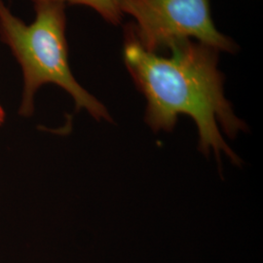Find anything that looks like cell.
Returning <instances> with one entry per match:
<instances>
[{
    "mask_svg": "<svg viewBox=\"0 0 263 263\" xmlns=\"http://www.w3.org/2000/svg\"><path fill=\"white\" fill-rule=\"evenodd\" d=\"M34 3L36 18L28 26L15 17L0 0V39L9 46L24 76L20 114L24 117L31 116L36 91L41 86L52 83L73 98L77 111L84 108L96 120L111 122L104 104L82 88L70 70L66 37V4L58 1Z\"/></svg>",
    "mask_w": 263,
    "mask_h": 263,
    "instance_id": "2",
    "label": "cell"
},
{
    "mask_svg": "<svg viewBox=\"0 0 263 263\" xmlns=\"http://www.w3.org/2000/svg\"><path fill=\"white\" fill-rule=\"evenodd\" d=\"M162 57L142 47L131 26L126 28L124 62L136 87L146 99L144 121L154 133L174 130L180 114L190 116L199 134L198 148L219 161L223 152L235 165L240 158L223 140L219 126L230 138L246 130L223 93L224 77L218 70V51L191 40L170 48Z\"/></svg>",
    "mask_w": 263,
    "mask_h": 263,
    "instance_id": "1",
    "label": "cell"
},
{
    "mask_svg": "<svg viewBox=\"0 0 263 263\" xmlns=\"http://www.w3.org/2000/svg\"><path fill=\"white\" fill-rule=\"evenodd\" d=\"M4 121H5V112H4L3 107L0 104V126L4 123Z\"/></svg>",
    "mask_w": 263,
    "mask_h": 263,
    "instance_id": "5",
    "label": "cell"
},
{
    "mask_svg": "<svg viewBox=\"0 0 263 263\" xmlns=\"http://www.w3.org/2000/svg\"><path fill=\"white\" fill-rule=\"evenodd\" d=\"M121 11L135 19V36L152 53L191 38L218 52H235V43L214 25L210 0H122Z\"/></svg>",
    "mask_w": 263,
    "mask_h": 263,
    "instance_id": "3",
    "label": "cell"
},
{
    "mask_svg": "<svg viewBox=\"0 0 263 263\" xmlns=\"http://www.w3.org/2000/svg\"><path fill=\"white\" fill-rule=\"evenodd\" d=\"M38 1H58L62 3H68L70 5H84L97 11L107 23L111 25H120L123 19L121 11L122 0H32Z\"/></svg>",
    "mask_w": 263,
    "mask_h": 263,
    "instance_id": "4",
    "label": "cell"
}]
</instances>
